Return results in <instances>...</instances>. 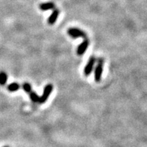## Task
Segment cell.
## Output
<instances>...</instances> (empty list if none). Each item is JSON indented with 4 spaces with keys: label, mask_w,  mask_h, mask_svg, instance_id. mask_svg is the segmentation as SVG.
<instances>
[{
    "label": "cell",
    "mask_w": 147,
    "mask_h": 147,
    "mask_svg": "<svg viewBox=\"0 0 147 147\" xmlns=\"http://www.w3.org/2000/svg\"><path fill=\"white\" fill-rule=\"evenodd\" d=\"M59 14H60V11L59 9H57V8L53 9V12L51 13V14L49 17V18H48V23L51 25H54V24L56 23V21H57V20Z\"/></svg>",
    "instance_id": "8992f818"
},
{
    "label": "cell",
    "mask_w": 147,
    "mask_h": 147,
    "mask_svg": "<svg viewBox=\"0 0 147 147\" xmlns=\"http://www.w3.org/2000/svg\"><path fill=\"white\" fill-rule=\"evenodd\" d=\"M104 59L102 58H99L97 61V64L95 66L94 71V78L97 82H99L101 80L102 76L103 69H104Z\"/></svg>",
    "instance_id": "6da1fadb"
},
{
    "label": "cell",
    "mask_w": 147,
    "mask_h": 147,
    "mask_svg": "<svg viewBox=\"0 0 147 147\" xmlns=\"http://www.w3.org/2000/svg\"><path fill=\"white\" fill-rule=\"evenodd\" d=\"M67 34L74 39H77V38H83L86 39L87 38V34L81 30L80 29L76 28V27H70L67 30Z\"/></svg>",
    "instance_id": "7a4b0ae2"
},
{
    "label": "cell",
    "mask_w": 147,
    "mask_h": 147,
    "mask_svg": "<svg viewBox=\"0 0 147 147\" xmlns=\"http://www.w3.org/2000/svg\"><path fill=\"white\" fill-rule=\"evenodd\" d=\"M7 80H8V76L5 72L0 73V84L1 85H4L7 82Z\"/></svg>",
    "instance_id": "30bf717a"
},
{
    "label": "cell",
    "mask_w": 147,
    "mask_h": 147,
    "mask_svg": "<svg viewBox=\"0 0 147 147\" xmlns=\"http://www.w3.org/2000/svg\"><path fill=\"white\" fill-rule=\"evenodd\" d=\"M23 89L27 93H29L32 91V86L28 82H25L23 84Z\"/></svg>",
    "instance_id": "8fae6325"
},
{
    "label": "cell",
    "mask_w": 147,
    "mask_h": 147,
    "mask_svg": "<svg viewBox=\"0 0 147 147\" xmlns=\"http://www.w3.org/2000/svg\"><path fill=\"white\" fill-rule=\"evenodd\" d=\"M53 85L51 84H48L45 86V88H44L43 93H42V95L40 97V100L39 103L40 104H43L47 102L49 99V97H50L51 95V93L53 92Z\"/></svg>",
    "instance_id": "3957f363"
},
{
    "label": "cell",
    "mask_w": 147,
    "mask_h": 147,
    "mask_svg": "<svg viewBox=\"0 0 147 147\" xmlns=\"http://www.w3.org/2000/svg\"><path fill=\"white\" fill-rule=\"evenodd\" d=\"M29 97H30L31 100H32L33 102L39 103L40 97L38 96V95L37 94L36 92L32 91L30 92V93H29Z\"/></svg>",
    "instance_id": "ba28073f"
},
{
    "label": "cell",
    "mask_w": 147,
    "mask_h": 147,
    "mask_svg": "<svg viewBox=\"0 0 147 147\" xmlns=\"http://www.w3.org/2000/svg\"><path fill=\"white\" fill-rule=\"evenodd\" d=\"M89 46V40L87 39H84L80 45H78V48L76 49V53L77 55L79 56H82L84 54V53L86 52L87 50L88 47Z\"/></svg>",
    "instance_id": "5b68a950"
},
{
    "label": "cell",
    "mask_w": 147,
    "mask_h": 147,
    "mask_svg": "<svg viewBox=\"0 0 147 147\" xmlns=\"http://www.w3.org/2000/svg\"><path fill=\"white\" fill-rule=\"evenodd\" d=\"M96 58L94 56H91L89 59L88 62L86 64L85 67L84 69V74L86 76H89L93 71V69L94 68V66L96 63Z\"/></svg>",
    "instance_id": "277c9868"
},
{
    "label": "cell",
    "mask_w": 147,
    "mask_h": 147,
    "mask_svg": "<svg viewBox=\"0 0 147 147\" xmlns=\"http://www.w3.org/2000/svg\"><path fill=\"white\" fill-rule=\"evenodd\" d=\"M20 88L19 84L16 83V82H13V83H11L8 86V89L10 91L14 92L16 91H18Z\"/></svg>",
    "instance_id": "9c48e42d"
},
{
    "label": "cell",
    "mask_w": 147,
    "mask_h": 147,
    "mask_svg": "<svg viewBox=\"0 0 147 147\" xmlns=\"http://www.w3.org/2000/svg\"><path fill=\"white\" fill-rule=\"evenodd\" d=\"M55 8V4L52 1H49V2L42 3L40 5V9L42 11H47L53 10Z\"/></svg>",
    "instance_id": "52a82bcc"
},
{
    "label": "cell",
    "mask_w": 147,
    "mask_h": 147,
    "mask_svg": "<svg viewBox=\"0 0 147 147\" xmlns=\"http://www.w3.org/2000/svg\"><path fill=\"white\" fill-rule=\"evenodd\" d=\"M3 147H9V146H3Z\"/></svg>",
    "instance_id": "7c38bea8"
}]
</instances>
